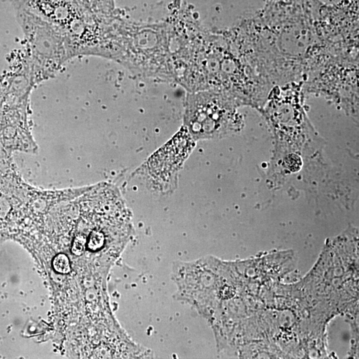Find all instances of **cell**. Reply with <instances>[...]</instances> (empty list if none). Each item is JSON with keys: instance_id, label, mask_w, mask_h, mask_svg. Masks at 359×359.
<instances>
[{"instance_id": "5b68a950", "label": "cell", "mask_w": 359, "mask_h": 359, "mask_svg": "<svg viewBox=\"0 0 359 359\" xmlns=\"http://www.w3.org/2000/svg\"><path fill=\"white\" fill-rule=\"evenodd\" d=\"M53 266L56 272L61 274H68L71 270L69 258L65 254H59L54 258Z\"/></svg>"}, {"instance_id": "ba28073f", "label": "cell", "mask_w": 359, "mask_h": 359, "mask_svg": "<svg viewBox=\"0 0 359 359\" xmlns=\"http://www.w3.org/2000/svg\"><path fill=\"white\" fill-rule=\"evenodd\" d=\"M2 146H2L1 142H0V149H1V148H2Z\"/></svg>"}, {"instance_id": "52a82bcc", "label": "cell", "mask_w": 359, "mask_h": 359, "mask_svg": "<svg viewBox=\"0 0 359 359\" xmlns=\"http://www.w3.org/2000/svg\"><path fill=\"white\" fill-rule=\"evenodd\" d=\"M285 164L290 171L296 172L302 167V161L300 156L292 154L286 158Z\"/></svg>"}, {"instance_id": "8992f818", "label": "cell", "mask_w": 359, "mask_h": 359, "mask_svg": "<svg viewBox=\"0 0 359 359\" xmlns=\"http://www.w3.org/2000/svg\"><path fill=\"white\" fill-rule=\"evenodd\" d=\"M88 238L83 234H77L74 238L71 252L76 256H81L85 252L87 245Z\"/></svg>"}, {"instance_id": "3957f363", "label": "cell", "mask_w": 359, "mask_h": 359, "mask_svg": "<svg viewBox=\"0 0 359 359\" xmlns=\"http://www.w3.org/2000/svg\"><path fill=\"white\" fill-rule=\"evenodd\" d=\"M27 101L7 103L0 124V142L7 151L35 149L26 115Z\"/></svg>"}, {"instance_id": "7a4b0ae2", "label": "cell", "mask_w": 359, "mask_h": 359, "mask_svg": "<svg viewBox=\"0 0 359 359\" xmlns=\"http://www.w3.org/2000/svg\"><path fill=\"white\" fill-rule=\"evenodd\" d=\"M15 6L23 8L56 26L67 36L72 45L79 46L92 30L90 13L73 0H13Z\"/></svg>"}, {"instance_id": "6da1fadb", "label": "cell", "mask_w": 359, "mask_h": 359, "mask_svg": "<svg viewBox=\"0 0 359 359\" xmlns=\"http://www.w3.org/2000/svg\"><path fill=\"white\" fill-rule=\"evenodd\" d=\"M15 7L18 23L29 43L32 67H37L42 77H49L75 57L69 39L63 31L35 14Z\"/></svg>"}, {"instance_id": "277c9868", "label": "cell", "mask_w": 359, "mask_h": 359, "mask_svg": "<svg viewBox=\"0 0 359 359\" xmlns=\"http://www.w3.org/2000/svg\"><path fill=\"white\" fill-rule=\"evenodd\" d=\"M105 240V234L101 230L93 229L88 236V248L92 251L99 250L104 246Z\"/></svg>"}]
</instances>
